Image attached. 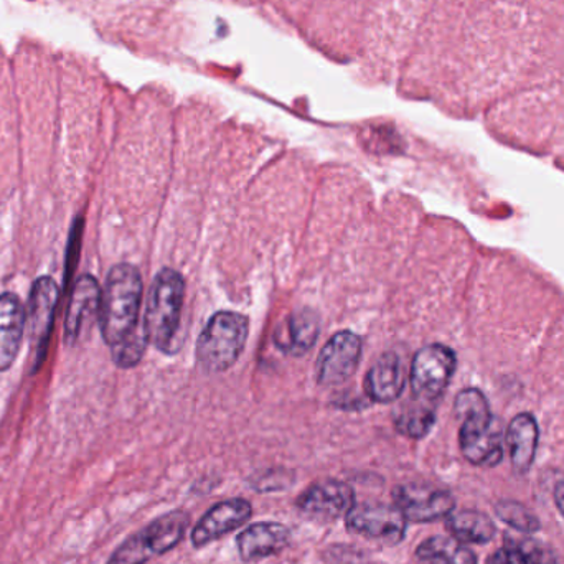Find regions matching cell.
Returning <instances> with one entry per match:
<instances>
[{
    "label": "cell",
    "instance_id": "cell-1",
    "mask_svg": "<svg viewBox=\"0 0 564 564\" xmlns=\"http://www.w3.org/2000/svg\"><path fill=\"white\" fill-rule=\"evenodd\" d=\"M460 417L459 446L463 456L474 466L496 467L503 457L502 424L494 416L482 391L467 388L454 404Z\"/></svg>",
    "mask_w": 564,
    "mask_h": 564
},
{
    "label": "cell",
    "instance_id": "cell-2",
    "mask_svg": "<svg viewBox=\"0 0 564 564\" xmlns=\"http://www.w3.org/2000/svg\"><path fill=\"white\" fill-rule=\"evenodd\" d=\"M142 302V278L132 264H116L109 271L99 304L101 334L109 347L122 344L142 327L139 311Z\"/></svg>",
    "mask_w": 564,
    "mask_h": 564
},
{
    "label": "cell",
    "instance_id": "cell-3",
    "mask_svg": "<svg viewBox=\"0 0 564 564\" xmlns=\"http://www.w3.org/2000/svg\"><path fill=\"white\" fill-rule=\"evenodd\" d=\"M185 281L177 271L162 270L149 291L144 330L148 340L162 351L171 350L181 325Z\"/></svg>",
    "mask_w": 564,
    "mask_h": 564
},
{
    "label": "cell",
    "instance_id": "cell-4",
    "mask_svg": "<svg viewBox=\"0 0 564 564\" xmlns=\"http://www.w3.org/2000/svg\"><path fill=\"white\" fill-rule=\"evenodd\" d=\"M250 324L238 312H217L202 330L197 360L207 373H221L237 364L247 345Z\"/></svg>",
    "mask_w": 564,
    "mask_h": 564
},
{
    "label": "cell",
    "instance_id": "cell-5",
    "mask_svg": "<svg viewBox=\"0 0 564 564\" xmlns=\"http://www.w3.org/2000/svg\"><path fill=\"white\" fill-rule=\"evenodd\" d=\"M345 525L354 535L394 546L406 536L408 520L394 503L361 502L345 516Z\"/></svg>",
    "mask_w": 564,
    "mask_h": 564
},
{
    "label": "cell",
    "instance_id": "cell-6",
    "mask_svg": "<svg viewBox=\"0 0 564 564\" xmlns=\"http://www.w3.org/2000/svg\"><path fill=\"white\" fill-rule=\"evenodd\" d=\"M456 354L446 345L421 348L411 365V390L416 400L434 404L451 383L456 371Z\"/></svg>",
    "mask_w": 564,
    "mask_h": 564
},
{
    "label": "cell",
    "instance_id": "cell-7",
    "mask_svg": "<svg viewBox=\"0 0 564 564\" xmlns=\"http://www.w3.org/2000/svg\"><path fill=\"white\" fill-rule=\"evenodd\" d=\"M355 500L354 487L337 479H325L305 489L295 500L302 516L312 522L334 523L350 512Z\"/></svg>",
    "mask_w": 564,
    "mask_h": 564
},
{
    "label": "cell",
    "instance_id": "cell-8",
    "mask_svg": "<svg viewBox=\"0 0 564 564\" xmlns=\"http://www.w3.org/2000/svg\"><path fill=\"white\" fill-rule=\"evenodd\" d=\"M393 503L411 523H431L447 519L456 509L453 494L426 484H401L391 492Z\"/></svg>",
    "mask_w": 564,
    "mask_h": 564
},
{
    "label": "cell",
    "instance_id": "cell-9",
    "mask_svg": "<svg viewBox=\"0 0 564 564\" xmlns=\"http://www.w3.org/2000/svg\"><path fill=\"white\" fill-rule=\"evenodd\" d=\"M361 340L350 330L335 334L322 348L317 360V381L322 387L345 383L358 368Z\"/></svg>",
    "mask_w": 564,
    "mask_h": 564
},
{
    "label": "cell",
    "instance_id": "cell-10",
    "mask_svg": "<svg viewBox=\"0 0 564 564\" xmlns=\"http://www.w3.org/2000/svg\"><path fill=\"white\" fill-rule=\"evenodd\" d=\"M58 299L59 289L52 278H40L30 292L26 327H29L30 347L36 364L42 361L45 355Z\"/></svg>",
    "mask_w": 564,
    "mask_h": 564
},
{
    "label": "cell",
    "instance_id": "cell-11",
    "mask_svg": "<svg viewBox=\"0 0 564 564\" xmlns=\"http://www.w3.org/2000/svg\"><path fill=\"white\" fill-rule=\"evenodd\" d=\"M253 517V506L245 499L224 500L212 507L192 530V545L204 549L243 527Z\"/></svg>",
    "mask_w": 564,
    "mask_h": 564
},
{
    "label": "cell",
    "instance_id": "cell-12",
    "mask_svg": "<svg viewBox=\"0 0 564 564\" xmlns=\"http://www.w3.org/2000/svg\"><path fill=\"white\" fill-rule=\"evenodd\" d=\"M175 549V539L167 523L155 519L141 532L126 540L108 564H145L152 556L164 555Z\"/></svg>",
    "mask_w": 564,
    "mask_h": 564
},
{
    "label": "cell",
    "instance_id": "cell-13",
    "mask_svg": "<svg viewBox=\"0 0 564 564\" xmlns=\"http://www.w3.org/2000/svg\"><path fill=\"white\" fill-rule=\"evenodd\" d=\"M292 533L278 522H258L237 536V549L243 562H258L268 556L280 555L291 545Z\"/></svg>",
    "mask_w": 564,
    "mask_h": 564
},
{
    "label": "cell",
    "instance_id": "cell-14",
    "mask_svg": "<svg viewBox=\"0 0 564 564\" xmlns=\"http://www.w3.org/2000/svg\"><path fill=\"white\" fill-rule=\"evenodd\" d=\"M26 312L13 294L0 295V371H7L20 354L25 334Z\"/></svg>",
    "mask_w": 564,
    "mask_h": 564
},
{
    "label": "cell",
    "instance_id": "cell-15",
    "mask_svg": "<svg viewBox=\"0 0 564 564\" xmlns=\"http://www.w3.org/2000/svg\"><path fill=\"white\" fill-rule=\"evenodd\" d=\"M404 368L393 351L381 355L365 378V391L375 403H393L403 393Z\"/></svg>",
    "mask_w": 564,
    "mask_h": 564
},
{
    "label": "cell",
    "instance_id": "cell-16",
    "mask_svg": "<svg viewBox=\"0 0 564 564\" xmlns=\"http://www.w3.org/2000/svg\"><path fill=\"white\" fill-rule=\"evenodd\" d=\"M101 304V289L93 276L79 278L73 289L65 317V338L68 344L78 340L89 318L95 317Z\"/></svg>",
    "mask_w": 564,
    "mask_h": 564
},
{
    "label": "cell",
    "instance_id": "cell-17",
    "mask_svg": "<svg viewBox=\"0 0 564 564\" xmlns=\"http://www.w3.org/2000/svg\"><path fill=\"white\" fill-rule=\"evenodd\" d=\"M318 332H321L318 315L311 308H304V311L294 312L282 322L274 335V340L285 354L301 357L314 347Z\"/></svg>",
    "mask_w": 564,
    "mask_h": 564
},
{
    "label": "cell",
    "instance_id": "cell-18",
    "mask_svg": "<svg viewBox=\"0 0 564 564\" xmlns=\"http://www.w3.org/2000/svg\"><path fill=\"white\" fill-rule=\"evenodd\" d=\"M539 440L540 430L535 417L530 413L517 414L507 430L510 459L517 474H527L532 469Z\"/></svg>",
    "mask_w": 564,
    "mask_h": 564
},
{
    "label": "cell",
    "instance_id": "cell-19",
    "mask_svg": "<svg viewBox=\"0 0 564 564\" xmlns=\"http://www.w3.org/2000/svg\"><path fill=\"white\" fill-rule=\"evenodd\" d=\"M446 529L460 543L486 545L492 542L497 530L490 517L477 510H460L446 519Z\"/></svg>",
    "mask_w": 564,
    "mask_h": 564
},
{
    "label": "cell",
    "instance_id": "cell-20",
    "mask_svg": "<svg viewBox=\"0 0 564 564\" xmlns=\"http://www.w3.org/2000/svg\"><path fill=\"white\" fill-rule=\"evenodd\" d=\"M487 564H558L555 553L532 539L506 536L502 549L497 550Z\"/></svg>",
    "mask_w": 564,
    "mask_h": 564
},
{
    "label": "cell",
    "instance_id": "cell-21",
    "mask_svg": "<svg viewBox=\"0 0 564 564\" xmlns=\"http://www.w3.org/2000/svg\"><path fill=\"white\" fill-rule=\"evenodd\" d=\"M414 555L424 564H477L473 550L454 536H431L417 546Z\"/></svg>",
    "mask_w": 564,
    "mask_h": 564
},
{
    "label": "cell",
    "instance_id": "cell-22",
    "mask_svg": "<svg viewBox=\"0 0 564 564\" xmlns=\"http://www.w3.org/2000/svg\"><path fill=\"white\" fill-rule=\"evenodd\" d=\"M434 423H436L434 404L416 400V398L411 403L404 404L394 416V426H397L398 433L411 437V440H423L433 430Z\"/></svg>",
    "mask_w": 564,
    "mask_h": 564
},
{
    "label": "cell",
    "instance_id": "cell-23",
    "mask_svg": "<svg viewBox=\"0 0 564 564\" xmlns=\"http://www.w3.org/2000/svg\"><path fill=\"white\" fill-rule=\"evenodd\" d=\"M496 513L503 523L522 533H536L540 530V520L527 509L525 506L512 500H502L497 503Z\"/></svg>",
    "mask_w": 564,
    "mask_h": 564
},
{
    "label": "cell",
    "instance_id": "cell-24",
    "mask_svg": "<svg viewBox=\"0 0 564 564\" xmlns=\"http://www.w3.org/2000/svg\"><path fill=\"white\" fill-rule=\"evenodd\" d=\"M148 341L144 324H142V327L139 328L132 337H129L128 340H124L122 344L116 345V347L111 348L115 364L121 368L134 367V365H138L139 361H141Z\"/></svg>",
    "mask_w": 564,
    "mask_h": 564
},
{
    "label": "cell",
    "instance_id": "cell-25",
    "mask_svg": "<svg viewBox=\"0 0 564 564\" xmlns=\"http://www.w3.org/2000/svg\"><path fill=\"white\" fill-rule=\"evenodd\" d=\"M294 482V476L285 470H270V473L261 474L254 477L253 486L258 492H276V490L289 489V486Z\"/></svg>",
    "mask_w": 564,
    "mask_h": 564
},
{
    "label": "cell",
    "instance_id": "cell-26",
    "mask_svg": "<svg viewBox=\"0 0 564 564\" xmlns=\"http://www.w3.org/2000/svg\"><path fill=\"white\" fill-rule=\"evenodd\" d=\"M555 503L556 509L560 510V513L564 517V477L562 480H558L555 487Z\"/></svg>",
    "mask_w": 564,
    "mask_h": 564
}]
</instances>
